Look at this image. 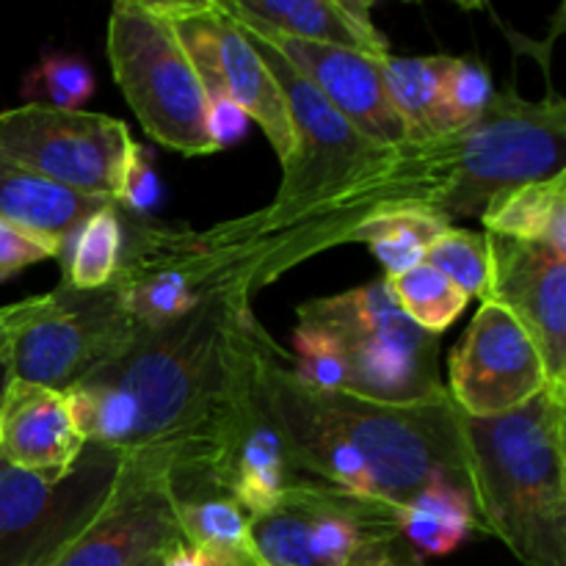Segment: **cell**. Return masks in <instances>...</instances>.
<instances>
[{
  "mask_svg": "<svg viewBox=\"0 0 566 566\" xmlns=\"http://www.w3.org/2000/svg\"><path fill=\"white\" fill-rule=\"evenodd\" d=\"M252 298L249 287L210 293L64 390L86 446L164 475L177 497L221 492L232 448L260 407L263 365L287 357Z\"/></svg>",
  "mask_w": 566,
  "mask_h": 566,
  "instance_id": "cell-1",
  "label": "cell"
},
{
  "mask_svg": "<svg viewBox=\"0 0 566 566\" xmlns=\"http://www.w3.org/2000/svg\"><path fill=\"white\" fill-rule=\"evenodd\" d=\"M291 363L271 357L263 365L260 401L302 479L392 512L434 481L470 490L462 412L448 392L412 403L374 401L310 387Z\"/></svg>",
  "mask_w": 566,
  "mask_h": 566,
  "instance_id": "cell-2",
  "label": "cell"
},
{
  "mask_svg": "<svg viewBox=\"0 0 566 566\" xmlns=\"http://www.w3.org/2000/svg\"><path fill=\"white\" fill-rule=\"evenodd\" d=\"M566 398L539 392L497 418L462 415L481 531L523 566H566Z\"/></svg>",
  "mask_w": 566,
  "mask_h": 566,
  "instance_id": "cell-3",
  "label": "cell"
},
{
  "mask_svg": "<svg viewBox=\"0 0 566 566\" xmlns=\"http://www.w3.org/2000/svg\"><path fill=\"white\" fill-rule=\"evenodd\" d=\"M332 346L346 370V392L374 401L412 403L446 396L440 337L403 315L381 280L298 307V324Z\"/></svg>",
  "mask_w": 566,
  "mask_h": 566,
  "instance_id": "cell-4",
  "label": "cell"
},
{
  "mask_svg": "<svg viewBox=\"0 0 566 566\" xmlns=\"http://www.w3.org/2000/svg\"><path fill=\"white\" fill-rule=\"evenodd\" d=\"M243 31L274 75L293 127V153L282 164L280 191L269 208L258 210L263 230L280 243L274 258L280 260L285 249V230L293 219L390 166L401 147H379L368 142L258 31L247 25Z\"/></svg>",
  "mask_w": 566,
  "mask_h": 566,
  "instance_id": "cell-5",
  "label": "cell"
},
{
  "mask_svg": "<svg viewBox=\"0 0 566 566\" xmlns=\"http://www.w3.org/2000/svg\"><path fill=\"white\" fill-rule=\"evenodd\" d=\"M564 160V99L556 92L545 99L495 92L473 125L448 136L451 188L442 216H481L495 193L562 175Z\"/></svg>",
  "mask_w": 566,
  "mask_h": 566,
  "instance_id": "cell-6",
  "label": "cell"
},
{
  "mask_svg": "<svg viewBox=\"0 0 566 566\" xmlns=\"http://www.w3.org/2000/svg\"><path fill=\"white\" fill-rule=\"evenodd\" d=\"M108 59L144 133L182 155H213L208 94L169 22L153 3L119 0L108 20Z\"/></svg>",
  "mask_w": 566,
  "mask_h": 566,
  "instance_id": "cell-7",
  "label": "cell"
},
{
  "mask_svg": "<svg viewBox=\"0 0 566 566\" xmlns=\"http://www.w3.org/2000/svg\"><path fill=\"white\" fill-rule=\"evenodd\" d=\"M133 144L125 122L94 111H61L39 103L0 111V166L108 202H116Z\"/></svg>",
  "mask_w": 566,
  "mask_h": 566,
  "instance_id": "cell-8",
  "label": "cell"
},
{
  "mask_svg": "<svg viewBox=\"0 0 566 566\" xmlns=\"http://www.w3.org/2000/svg\"><path fill=\"white\" fill-rule=\"evenodd\" d=\"M142 326L122 310L114 287L48 293L42 313L17 335L6 376L70 390L88 374L119 359L142 335Z\"/></svg>",
  "mask_w": 566,
  "mask_h": 566,
  "instance_id": "cell-9",
  "label": "cell"
},
{
  "mask_svg": "<svg viewBox=\"0 0 566 566\" xmlns=\"http://www.w3.org/2000/svg\"><path fill=\"white\" fill-rule=\"evenodd\" d=\"M153 6L180 39L208 99L227 97L241 105L243 114L263 127L280 164H285L293 153L285 97L241 22L221 0H160Z\"/></svg>",
  "mask_w": 566,
  "mask_h": 566,
  "instance_id": "cell-10",
  "label": "cell"
},
{
  "mask_svg": "<svg viewBox=\"0 0 566 566\" xmlns=\"http://www.w3.org/2000/svg\"><path fill=\"white\" fill-rule=\"evenodd\" d=\"M182 542L169 479L116 462L86 523L42 566H142Z\"/></svg>",
  "mask_w": 566,
  "mask_h": 566,
  "instance_id": "cell-11",
  "label": "cell"
},
{
  "mask_svg": "<svg viewBox=\"0 0 566 566\" xmlns=\"http://www.w3.org/2000/svg\"><path fill=\"white\" fill-rule=\"evenodd\" d=\"M551 390L539 348L506 307L481 302L451 354L448 396L468 418H497Z\"/></svg>",
  "mask_w": 566,
  "mask_h": 566,
  "instance_id": "cell-12",
  "label": "cell"
},
{
  "mask_svg": "<svg viewBox=\"0 0 566 566\" xmlns=\"http://www.w3.org/2000/svg\"><path fill=\"white\" fill-rule=\"evenodd\" d=\"M230 14L247 28H252V31H258L368 142L379 144V147H403V144H409L407 127H403L401 116L396 114L390 97H387L381 61L343 48L302 42V39L271 31L269 25H263L254 17L235 14V11H230Z\"/></svg>",
  "mask_w": 566,
  "mask_h": 566,
  "instance_id": "cell-13",
  "label": "cell"
},
{
  "mask_svg": "<svg viewBox=\"0 0 566 566\" xmlns=\"http://www.w3.org/2000/svg\"><path fill=\"white\" fill-rule=\"evenodd\" d=\"M492 254L490 302L506 307L539 348L547 385L566 398V260L536 243L486 232Z\"/></svg>",
  "mask_w": 566,
  "mask_h": 566,
  "instance_id": "cell-14",
  "label": "cell"
},
{
  "mask_svg": "<svg viewBox=\"0 0 566 566\" xmlns=\"http://www.w3.org/2000/svg\"><path fill=\"white\" fill-rule=\"evenodd\" d=\"M86 440L64 390L6 376L0 387V462L64 484L81 464Z\"/></svg>",
  "mask_w": 566,
  "mask_h": 566,
  "instance_id": "cell-15",
  "label": "cell"
},
{
  "mask_svg": "<svg viewBox=\"0 0 566 566\" xmlns=\"http://www.w3.org/2000/svg\"><path fill=\"white\" fill-rule=\"evenodd\" d=\"M230 11L254 17L271 31L302 42L343 48L385 61L390 42L370 20V3L363 0H221Z\"/></svg>",
  "mask_w": 566,
  "mask_h": 566,
  "instance_id": "cell-16",
  "label": "cell"
},
{
  "mask_svg": "<svg viewBox=\"0 0 566 566\" xmlns=\"http://www.w3.org/2000/svg\"><path fill=\"white\" fill-rule=\"evenodd\" d=\"M302 475L293 470L285 437L260 401L258 412L238 437L227 462L221 492L238 503L249 517L271 512Z\"/></svg>",
  "mask_w": 566,
  "mask_h": 566,
  "instance_id": "cell-17",
  "label": "cell"
},
{
  "mask_svg": "<svg viewBox=\"0 0 566 566\" xmlns=\"http://www.w3.org/2000/svg\"><path fill=\"white\" fill-rule=\"evenodd\" d=\"M108 199L72 191L39 175L0 166V219L36 235L64 243Z\"/></svg>",
  "mask_w": 566,
  "mask_h": 566,
  "instance_id": "cell-18",
  "label": "cell"
},
{
  "mask_svg": "<svg viewBox=\"0 0 566 566\" xmlns=\"http://www.w3.org/2000/svg\"><path fill=\"white\" fill-rule=\"evenodd\" d=\"M481 221L492 235L536 243L566 260V171L495 193Z\"/></svg>",
  "mask_w": 566,
  "mask_h": 566,
  "instance_id": "cell-19",
  "label": "cell"
},
{
  "mask_svg": "<svg viewBox=\"0 0 566 566\" xmlns=\"http://www.w3.org/2000/svg\"><path fill=\"white\" fill-rule=\"evenodd\" d=\"M396 525L401 539L420 558L448 556L481 531L473 495L451 481H434L420 490L396 514Z\"/></svg>",
  "mask_w": 566,
  "mask_h": 566,
  "instance_id": "cell-20",
  "label": "cell"
},
{
  "mask_svg": "<svg viewBox=\"0 0 566 566\" xmlns=\"http://www.w3.org/2000/svg\"><path fill=\"white\" fill-rule=\"evenodd\" d=\"M451 219L429 208H387L368 216L346 243H368L370 252L385 265V276L403 274L423 263L426 249L437 235L448 230Z\"/></svg>",
  "mask_w": 566,
  "mask_h": 566,
  "instance_id": "cell-21",
  "label": "cell"
},
{
  "mask_svg": "<svg viewBox=\"0 0 566 566\" xmlns=\"http://www.w3.org/2000/svg\"><path fill=\"white\" fill-rule=\"evenodd\" d=\"M448 55H415L381 61L387 97L407 127L409 144H429L446 138L440 130V83Z\"/></svg>",
  "mask_w": 566,
  "mask_h": 566,
  "instance_id": "cell-22",
  "label": "cell"
},
{
  "mask_svg": "<svg viewBox=\"0 0 566 566\" xmlns=\"http://www.w3.org/2000/svg\"><path fill=\"white\" fill-rule=\"evenodd\" d=\"M75 243L64 265L61 285L72 291H103L114 282L125 249V227H122L119 205L108 202L83 221L75 232Z\"/></svg>",
  "mask_w": 566,
  "mask_h": 566,
  "instance_id": "cell-23",
  "label": "cell"
},
{
  "mask_svg": "<svg viewBox=\"0 0 566 566\" xmlns=\"http://www.w3.org/2000/svg\"><path fill=\"white\" fill-rule=\"evenodd\" d=\"M177 525H180L182 542L202 556L252 547L249 514L221 492L177 497Z\"/></svg>",
  "mask_w": 566,
  "mask_h": 566,
  "instance_id": "cell-24",
  "label": "cell"
},
{
  "mask_svg": "<svg viewBox=\"0 0 566 566\" xmlns=\"http://www.w3.org/2000/svg\"><path fill=\"white\" fill-rule=\"evenodd\" d=\"M387 282H390V291L396 296L398 307L403 310V315L412 324H418L420 329L437 337L457 324V318L464 313L470 302V296L462 287L453 285L448 276L431 269L429 263L415 265V269L403 271V274L390 276Z\"/></svg>",
  "mask_w": 566,
  "mask_h": 566,
  "instance_id": "cell-25",
  "label": "cell"
},
{
  "mask_svg": "<svg viewBox=\"0 0 566 566\" xmlns=\"http://www.w3.org/2000/svg\"><path fill=\"white\" fill-rule=\"evenodd\" d=\"M249 539L265 566H315L307 514L293 486L271 512L249 517Z\"/></svg>",
  "mask_w": 566,
  "mask_h": 566,
  "instance_id": "cell-26",
  "label": "cell"
},
{
  "mask_svg": "<svg viewBox=\"0 0 566 566\" xmlns=\"http://www.w3.org/2000/svg\"><path fill=\"white\" fill-rule=\"evenodd\" d=\"M423 263L440 271L442 276L462 287L470 298L479 296L481 302H490L492 287V254L486 232L462 230V227H448L442 235L431 241L426 249Z\"/></svg>",
  "mask_w": 566,
  "mask_h": 566,
  "instance_id": "cell-27",
  "label": "cell"
},
{
  "mask_svg": "<svg viewBox=\"0 0 566 566\" xmlns=\"http://www.w3.org/2000/svg\"><path fill=\"white\" fill-rule=\"evenodd\" d=\"M495 97L492 75L484 61L479 59H451L448 55L446 72L440 83V130L442 136L464 130L473 125L490 99Z\"/></svg>",
  "mask_w": 566,
  "mask_h": 566,
  "instance_id": "cell-28",
  "label": "cell"
},
{
  "mask_svg": "<svg viewBox=\"0 0 566 566\" xmlns=\"http://www.w3.org/2000/svg\"><path fill=\"white\" fill-rule=\"evenodd\" d=\"M22 94L31 103L50 105V108L81 111V105L94 94V75L86 61L75 55L48 53L25 75Z\"/></svg>",
  "mask_w": 566,
  "mask_h": 566,
  "instance_id": "cell-29",
  "label": "cell"
},
{
  "mask_svg": "<svg viewBox=\"0 0 566 566\" xmlns=\"http://www.w3.org/2000/svg\"><path fill=\"white\" fill-rule=\"evenodd\" d=\"M160 199V180L155 171L149 149L142 144H133L130 155L125 160V169L119 177V191H116V205H125L133 216H144L153 210Z\"/></svg>",
  "mask_w": 566,
  "mask_h": 566,
  "instance_id": "cell-30",
  "label": "cell"
},
{
  "mask_svg": "<svg viewBox=\"0 0 566 566\" xmlns=\"http://www.w3.org/2000/svg\"><path fill=\"white\" fill-rule=\"evenodd\" d=\"M61 252H64V243L36 235V232H28L22 227H14L0 219V282L20 274L28 265L42 263V260L55 258Z\"/></svg>",
  "mask_w": 566,
  "mask_h": 566,
  "instance_id": "cell-31",
  "label": "cell"
},
{
  "mask_svg": "<svg viewBox=\"0 0 566 566\" xmlns=\"http://www.w3.org/2000/svg\"><path fill=\"white\" fill-rule=\"evenodd\" d=\"M348 566H429L426 558H420L407 542L401 539L398 528L385 531V534L374 536L365 542Z\"/></svg>",
  "mask_w": 566,
  "mask_h": 566,
  "instance_id": "cell-32",
  "label": "cell"
},
{
  "mask_svg": "<svg viewBox=\"0 0 566 566\" xmlns=\"http://www.w3.org/2000/svg\"><path fill=\"white\" fill-rule=\"evenodd\" d=\"M205 127L216 149H224L230 144L241 142L249 127V116L243 114L241 105L227 97H210L208 114H205Z\"/></svg>",
  "mask_w": 566,
  "mask_h": 566,
  "instance_id": "cell-33",
  "label": "cell"
},
{
  "mask_svg": "<svg viewBox=\"0 0 566 566\" xmlns=\"http://www.w3.org/2000/svg\"><path fill=\"white\" fill-rule=\"evenodd\" d=\"M44 304H48V293H44V296H31L22 298V302L0 307V368H6V363H9V354L17 335L42 313Z\"/></svg>",
  "mask_w": 566,
  "mask_h": 566,
  "instance_id": "cell-34",
  "label": "cell"
},
{
  "mask_svg": "<svg viewBox=\"0 0 566 566\" xmlns=\"http://www.w3.org/2000/svg\"><path fill=\"white\" fill-rule=\"evenodd\" d=\"M202 562L205 566H265L260 562L258 553H254V547H243V551L235 553H219V556H202Z\"/></svg>",
  "mask_w": 566,
  "mask_h": 566,
  "instance_id": "cell-35",
  "label": "cell"
},
{
  "mask_svg": "<svg viewBox=\"0 0 566 566\" xmlns=\"http://www.w3.org/2000/svg\"><path fill=\"white\" fill-rule=\"evenodd\" d=\"M160 556H164V553H160ZM160 556H155V558H149V562H144L142 566H158L160 564Z\"/></svg>",
  "mask_w": 566,
  "mask_h": 566,
  "instance_id": "cell-36",
  "label": "cell"
},
{
  "mask_svg": "<svg viewBox=\"0 0 566 566\" xmlns=\"http://www.w3.org/2000/svg\"><path fill=\"white\" fill-rule=\"evenodd\" d=\"M0 387H3V379H0Z\"/></svg>",
  "mask_w": 566,
  "mask_h": 566,
  "instance_id": "cell-37",
  "label": "cell"
}]
</instances>
